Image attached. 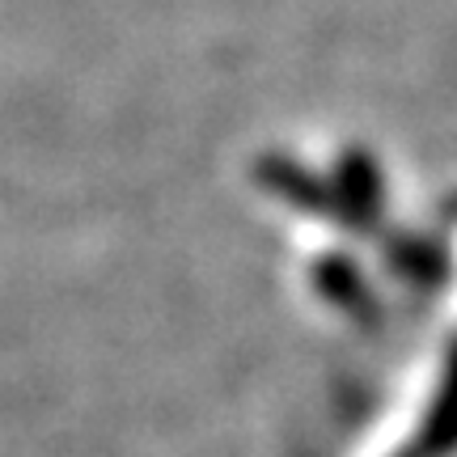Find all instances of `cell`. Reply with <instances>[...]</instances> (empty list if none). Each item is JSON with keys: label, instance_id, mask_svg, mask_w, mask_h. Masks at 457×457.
Wrapping results in <instances>:
<instances>
[{"label": "cell", "instance_id": "8992f818", "mask_svg": "<svg viewBox=\"0 0 457 457\" xmlns=\"http://www.w3.org/2000/svg\"><path fill=\"white\" fill-rule=\"evenodd\" d=\"M403 457H420V449H411V453H403Z\"/></svg>", "mask_w": 457, "mask_h": 457}, {"label": "cell", "instance_id": "6da1fadb", "mask_svg": "<svg viewBox=\"0 0 457 457\" xmlns=\"http://www.w3.org/2000/svg\"><path fill=\"white\" fill-rule=\"evenodd\" d=\"M330 191H335V204H339V220L356 228H369L381 216V174L369 153H343L339 165H335V179H330Z\"/></svg>", "mask_w": 457, "mask_h": 457}, {"label": "cell", "instance_id": "277c9868", "mask_svg": "<svg viewBox=\"0 0 457 457\" xmlns=\"http://www.w3.org/2000/svg\"><path fill=\"white\" fill-rule=\"evenodd\" d=\"M313 284H318V293L330 296L347 313H369V305H373L360 271L347 259H339V254H327L322 262H313Z\"/></svg>", "mask_w": 457, "mask_h": 457}, {"label": "cell", "instance_id": "3957f363", "mask_svg": "<svg viewBox=\"0 0 457 457\" xmlns=\"http://www.w3.org/2000/svg\"><path fill=\"white\" fill-rule=\"evenodd\" d=\"M457 449V343L449 347V364H445V381L436 390V403L428 411L424 436H420V457H441Z\"/></svg>", "mask_w": 457, "mask_h": 457}, {"label": "cell", "instance_id": "5b68a950", "mask_svg": "<svg viewBox=\"0 0 457 457\" xmlns=\"http://www.w3.org/2000/svg\"><path fill=\"white\" fill-rule=\"evenodd\" d=\"M386 262L411 284H441L445 279V254L436 245L407 237V242H390L386 245Z\"/></svg>", "mask_w": 457, "mask_h": 457}, {"label": "cell", "instance_id": "7a4b0ae2", "mask_svg": "<svg viewBox=\"0 0 457 457\" xmlns=\"http://www.w3.org/2000/svg\"><path fill=\"white\" fill-rule=\"evenodd\" d=\"M259 182L267 187V191H276L279 199H288L293 208H301V212L339 216L335 191H330L318 174H310L305 165L284 162V157H267V162H259Z\"/></svg>", "mask_w": 457, "mask_h": 457}]
</instances>
